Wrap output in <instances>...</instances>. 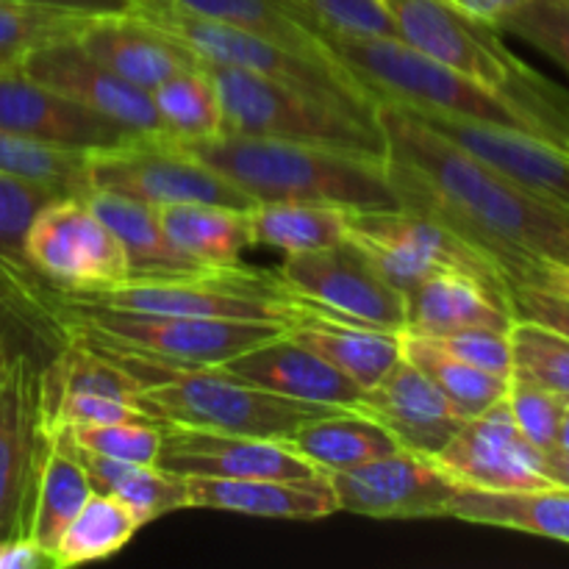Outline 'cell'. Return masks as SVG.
Returning a JSON list of instances; mask_svg holds the SVG:
<instances>
[{"mask_svg":"<svg viewBox=\"0 0 569 569\" xmlns=\"http://www.w3.org/2000/svg\"><path fill=\"white\" fill-rule=\"evenodd\" d=\"M378 122L403 209L433 217L483 250L509 287L537 264L569 267V209L526 192L403 106L378 103Z\"/></svg>","mask_w":569,"mask_h":569,"instance_id":"obj_1","label":"cell"},{"mask_svg":"<svg viewBox=\"0 0 569 569\" xmlns=\"http://www.w3.org/2000/svg\"><path fill=\"white\" fill-rule=\"evenodd\" d=\"M181 144L256 203L306 200L348 211L400 209L387 156L244 133H220Z\"/></svg>","mask_w":569,"mask_h":569,"instance_id":"obj_2","label":"cell"},{"mask_svg":"<svg viewBox=\"0 0 569 569\" xmlns=\"http://www.w3.org/2000/svg\"><path fill=\"white\" fill-rule=\"evenodd\" d=\"M395 37L420 53L465 72L542 126L548 139L569 148V92L517 59L498 28L461 14L448 0H381Z\"/></svg>","mask_w":569,"mask_h":569,"instance_id":"obj_3","label":"cell"},{"mask_svg":"<svg viewBox=\"0 0 569 569\" xmlns=\"http://www.w3.org/2000/svg\"><path fill=\"white\" fill-rule=\"evenodd\" d=\"M317 39L337 64H342L367 92L376 94L378 103L389 100L409 109L517 128L548 139L542 126L515 103L483 83L472 81L465 72L400 42L398 37H353V33L322 31L317 33Z\"/></svg>","mask_w":569,"mask_h":569,"instance_id":"obj_4","label":"cell"},{"mask_svg":"<svg viewBox=\"0 0 569 569\" xmlns=\"http://www.w3.org/2000/svg\"><path fill=\"white\" fill-rule=\"evenodd\" d=\"M128 11L181 39L203 61L242 67V70L281 83V87L295 89L306 98L333 106L367 126H378V98L367 92L331 56L300 53V50L256 37L242 28L178 9L170 0H131Z\"/></svg>","mask_w":569,"mask_h":569,"instance_id":"obj_5","label":"cell"},{"mask_svg":"<svg viewBox=\"0 0 569 569\" xmlns=\"http://www.w3.org/2000/svg\"><path fill=\"white\" fill-rule=\"evenodd\" d=\"M203 67L220 98L222 133L289 139V142L387 156L381 122L367 126L333 106L306 98L242 67L214 64V61H203Z\"/></svg>","mask_w":569,"mask_h":569,"instance_id":"obj_6","label":"cell"},{"mask_svg":"<svg viewBox=\"0 0 569 569\" xmlns=\"http://www.w3.org/2000/svg\"><path fill=\"white\" fill-rule=\"evenodd\" d=\"M53 303L61 320L70 322V326L98 333L109 342L148 350L161 359L187 361V365L220 367L233 356L244 353L261 342H270L287 331L276 322L111 309V306L87 303V300H70L59 289H53Z\"/></svg>","mask_w":569,"mask_h":569,"instance_id":"obj_7","label":"cell"},{"mask_svg":"<svg viewBox=\"0 0 569 569\" xmlns=\"http://www.w3.org/2000/svg\"><path fill=\"white\" fill-rule=\"evenodd\" d=\"M87 183L94 192L122 194L156 209L178 203H214L248 211L256 206L248 192L211 170L167 133H139L114 148L92 150Z\"/></svg>","mask_w":569,"mask_h":569,"instance_id":"obj_8","label":"cell"},{"mask_svg":"<svg viewBox=\"0 0 569 569\" xmlns=\"http://www.w3.org/2000/svg\"><path fill=\"white\" fill-rule=\"evenodd\" d=\"M348 239L359 244L376 270L403 295L445 270L472 272L511 292L498 261L433 217L403 206L389 211H353Z\"/></svg>","mask_w":569,"mask_h":569,"instance_id":"obj_9","label":"cell"},{"mask_svg":"<svg viewBox=\"0 0 569 569\" xmlns=\"http://www.w3.org/2000/svg\"><path fill=\"white\" fill-rule=\"evenodd\" d=\"M22 259L61 292L109 289L131 276L126 248L81 194L50 200L28 226Z\"/></svg>","mask_w":569,"mask_h":569,"instance_id":"obj_10","label":"cell"},{"mask_svg":"<svg viewBox=\"0 0 569 569\" xmlns=\"http://www.w3.org/2000/svg\"><path fill=\"white\" fill-rule=\"evenodd\" d=\"M278 278L306 309L383 331L406 328V295L350 239L287 256Z\"/></svg>","mask_w":569,"mask_h":569,"instance_id":"obj_11","label":"cell"},{"mask_svg":"<svg viewBox=\"0 0 569 569\" xmlns=\"http://www.w3.org/2000/svg\"><path fill=\"white\" fill-rule=\"evenodd\" d=\"M42 367L31 356L0 359V539H28L44 450Z\"/></svg>","mask_w":569,"mask_h":569,"instance_id":"obj_12","label":"cell"},{"mask_svg":"<svg viewBox=\"0 0 569 569\" xmlns=\"http://www.w3.org/2000/svg\"><path fill=\"white\" fill-rule=\"evenodd\" d=\"M326 476L337 495L339 511L376 520L448 517L450 500L461 487L437 465L433 456L403 448L367 465Z\"/></svg>","mask_w":569,"mask_h":569,"instance_id":"obj_13","label":"cell"},{"mask_svg":"<svg viewBox=\"0 0 569 569\" xmlns=\"http://www.w3.org/2000/svg\"><path fill=\"white\" fill-rule=\"evenodd\" d=\"M437 465L461 487L515 492V489L553 487L545 478V450L533 448L511 417L509 403L498 400L483 415L461 422Z\"/></svg>","mask_w":569,"mask_h":569,"instance_id":"obj_14","label":"cell"},{"mask_svg":"<svg viewBox=\"0 0 569 569\" xmlns=\"http://www.w3.org/2000/svg\"><path fill=\"white\" fill-rule=\"evenodd\" d=\"M400 106V103H398ZM409 109V106H403ZM417 120L426 122L445 139L456 142L522 187L537 198L569 209V148L537 133L517 131V128L489 126V122L459 120V117H445L437 111L409 109Z\"/></svg>","mask_w":569,"mask_h":569,"instance_id":"obj_15","label":"cell"},{"mask_svg":"<svg viewBox=\"0 0 569 569\" xmlns=\"http://www.w3.org/2000/svg\"><path fill=\"white\" fill-rule=\"evenodd\" d=\"M161 426L159 467L176 476L206 478H311V461L295 453L283 439L244 437L194 426Z\"/></svg>","mask_w":569,"mask_h":569,"instance_id":"obj_16","label":"cell"},{"mask_svg":"<svg viewBox=\"0 0 569 569\" xmlns=\"http://www.w3.org/2000/svg\"><path fill=\"white\" fill-rule=\"evenodd\" d=\"M20 70L33 81L78 100L87 109L131 128L133 133H164L153 98L111 72L81 48L78 37L59 39L22 59Z\"/></svg>","mask_w":569,"mask_h":569,"instance_id":"obj_17","label":"cell"},{"mask_svg":"<svg viewBox=\"0 0 569 569\" xmlns=\"http://www.w3.org/2000/svg\"><path fill=\"white\" fill-rule=\"evenodd\" d=\"M0 128L72 150H103L139 137L131 128L33 81L20 67L0 70Z\"/></svg>","mask_w":569,"mask_h":569,"instance_id":"obj_18","label":"cell"},{"mask_svg":"<svg viewBox=\"0 0 569 569\" xmlns=\"http://www.w3.org/2000/svg\"><path fill=\"white\" fill-rule=\"evenodd\" d=\"M353 409L387 428L400 448L422 456H437L465 422L437 383L406 359L367 389Z\"/></svg>","mask_w":569,"mask_h":569,"instance_id":"obj_19","label":"cell"},{"mask_svg":"<svg viewBox=\"0 0 569 569\" xmlns=\"http://www.w3.org/2000/svg\"><path fill=\"white\" fill-rule=\"evenodd\" d=\"M78 42L100 64L144 92H153L176 72L203 67V59L192 53L181 39L128 9L92 14L78 33Z\"/></svg>","mask_w":569,"mask_h":569,"instance_id":"obj_20","label":"cell"},{"mask_svg":"<svg viewBox=\"0 0 569 569\" xmlns=\"http://www.w3.org/2000/svg\"><path fill=\"white\" fill-rule=\"evenodd\" d=\"M220 367L228 376L239 378L250 387L292 400H306V403L353 409L365 395L348 376H342L337 367L328 365L322 356L300 345L287 331L270 342H261L233 356Z\"/></svg>","mask_w":569,"mask_h":569,"instance_id":"obj_21","label":"cell"},{"mask_svg":"<svg viewBox=\"0 0 569 569\" xmlns=\"http://www.w3.org/2000/svg\"><path fill=\"white\" fill-rule=\"evenodd\" d=\"M189 509L233 511L264 520H320L339 511L326 472L311 478H187Z\"/></svg>","mask_w":569,"mask_h":569,"instance_id":"obj_22","label":"cell"},{"mask_svg":"<svg viewBox=\"0 0 569 569\" xmlns=\"http://www.w3.org/2000/svg\"><path fill=\"white\" fill-rule=\"evenodd\" d=\"M509 292L461 270H445L406 292V328L422 337H448L470 328L511 331Z\"/></svg>","mask_w":569,"mask_h":569,"instance_id":"obj_23","label":"cell"},{"mask_svg":"<svg viewBox=\"0 0 569 569\" xmlns=\"http://www.w3.org/2000/svg\"><path fill=\"white\" fill-rule=\"evenodd\" d=\"M67 342V326L53 303V287L26 259L0 256V359L31 356L48 365Z\"/></svg>","mask_w":569,"mask_h":569,"instance_id":"obj_24","label":"cell"},{"mask_svg":"<svg viewBox=\"0 0 569 569\" xmlns=\"http://www.w3.org/2000/svg\"><path fill=\"white\" fill-rule=\"evenodd\" d=\"M287 333L322 356L328 365L337 367L361 392L378 387L387 372L403 359L400 331L359 326V322L339 320V317L322 315L306 306H300L298 322L289 326Z\"/></svg>","mask_w":569,"mask_h":569,"instance_id":"obj_25","label":"cell"},{"mask_svg":"<svg viewBox=\"0 0 569 569\" xmlns=\"http://www.w3.org/2000/svg\"><path fill=\"white\" fill-rule=\"evenodd\" d=\"M448 517L472 526L509 528V531L569 545V489L565 487L515 489V492L459 487L448 506Z\"/></svg>","mask_w":569,"mask_h":569,"instance_id":"obj_26","label":"cell"},{"mask_svg":"<svg viewBox=\"0 0 569 569\" xmlns=\"http://www.w3.org/2000/svg\"><path fill=\"white\" fill-rule=\"evenodd\" d=\"M94 492L87 467L76 456L67 428H44V450L39 461L37 492H33L28 539L42 550H53L72 517Z\"/></svg>","mask_w":569,"mask_h":569,"instance_id":"obj_27","label":"cell"},{"mask_svg":"<svg viewBox=\"0 0 569 569\" xmlns=\"http://www.w3.org/2000/svg\"><path fill=\"white\" fill-rule=\"evenodd\" d=\"M81 198L120 239L128 261H131V276H172V272H192L203 267L198 261L187 259L167 239L156 206L122 198V194L94 192V189L83 192Z\"/></svg>","mask_w":569,"mask_h":569,"instance_id":"obj_28","label":"cell"},{"mask_svg":"<svg viewBox=\"0 0 569 569\" xmlns=\"http://www.w3.org/2000/svg\"><path fill=\"white\" fill-rule=\"evenodd\" d=\"M283 442L320 472L350 470V467L367 465V461L400 450L387 428L356 409H337L331 415L303 422Z\"/></svg>","mask_w":569,"mask_h":569,"instance_id":"obj_29","label":"cell"},{"mask_svg":"<svg viewBox=\"0 0 569 569\" xmlns=\"http://www.w3.org/2000/svg\"><path fill=\"white\" fill-rule=\"evenodd\" d=\"M161 228L187 259L203 267H233L253 244L248 211L214 203L161 206Z\"/></svg>","mask_w":569,"mask_h":569,"instance_id":"obj_30","label":"cell"},{"mask_svg":"<svg viewBox=\"0 0 569 569\" xmlns=\"http://www.w3.org/2000/svg\"><path fill=\"white\" fill-rule=\"evenodd\" d=\"M353 211L331 203H306V200H267L248 209L253 244L276 248L281 253H309L345 242L350 233Z\"/></svg>","mask_w":569,"mask_h":569,"instance_id":"obj_31","label":"cell"},{"mask_svg":"<svg viewBox=\"0 0 569 569\" xmlns=\"http://www.w3.org/2000/svg\"><path fill=\"white\" fill-rule=\"evenodd\" d=\"M72 448H76L81 465L87 467L92 487L98 492H109L120 498L139 517L142 526L170 515V511L189 509L187 478L183 476L161 470L159 465H133V461L103 459V456L87 453L76 442H72Z\"/></svg>","mask_w":569,"mask_h":569,"instance_id":"obj_32","label":"cell"},{"mask_svg":"<svg viewBox=\"0 0 569 569\" xmlns=\"http://www.w3.org/2000/svg\"><path fill=\"white\" fill-rule=\"evenodd\" d=\"M400 348H403V359L426 372L465 420L483 415L489 406L503 400L509 392L511 378L492 376V372L467 365L433 337L400 331Z\"/></svg>","mask_w":569,"mask_h":569,"instance_id":"obj_33","label":"cell"},{"mask_svg":"<svg viewBox=\"0 0 569 569\" xmlns=\"http://www.w3.org/2000/svg\"><path fill=\"white\" fill-rule=\"evenodd\" d=\"M142 528L139 517L120 498L94 489L78 509L70 526L56 539L50 559L53 569H67L120 553Z\"/></svg>","mask_w":569,"mask_h":569,"instance_id":"obj_34","label":"cell"},{"mask_svg":"<svg viewBox=\"0 0 569 569\" xmlns=\"http://www.w3.org/2000/svg\"><path fill=\"white\" fill-rule=\"evenodd\" d=\"M164 133L181 142L211 139L222 133V109L217 87L206 67L176 72L150 92Z\"/></svg>","mask_w":569,"mask_h":569,"instance_id":"obj_35","label":"cell"},{"mask_svg":"<svg viewBox=\"0 0 569 569\" xmlns=\"http://www.w3.org/2000/svg\"><path fill=\"white\" fill-rule=\"evenodd\" d=\"M92 150L59 148L0 128V172L59 194H83L89 189L87 167Z\"/></svg>","mask_w":569,"mask_h":569,"instance_id":"obj_36","label":"cell"},{"mask_svg":"<svg viewBox=\"0 0 569 569\" xmlns=\"http://www.w3.org/2000/svg\"><path fill=\"white\" fill-rule=\"evenodd\" d=\"M170 3L206 20L226 22L256 37L281 42L300 53L328 56L317 33L309 31L283 0H170Z\"/></svg>","mask_w":569,"mask_h":569,"instance_id":"obj_37","label":"cell"},{"mask_svg":"<svg viewBox=\"0 0 569 569\" xmlns=\"http://www.w3.org/2000/svg\"><path fill=\"white\" fill-rule=\"evenodd\" d=\"M87 11L59 9L33 0H0V70L20 67L33 50L72 39L89 22Z\"/></svg>","mask_w":569,"mask_h":569,"instance_id":"obj_38","label":"cell"},{"mask_svg":"<svg viewBox=\"0 0 569 569\" xmlns=\"http://www.w3.org/2000/svg\"><path fill=\"white\" fill-rule=\"evenodd\" d=\"M509 337L515 356L511 376L569 398V339L528 320H515Z\"/></svg>","mask_w":569,"mask_h":569,"instance_id":"obj_39","label":"cell"},{"mask_svg":"<svg viewBox=\"0 0 569 569\" xmlns=\"http://www.w3.org/2000/svg\"><path fill=\"white\" fill-rule=\"evenodd\" d=\"M511 311L517 320L537 322L569 339V267L537 264L511 283Z\"/></svg>","mask_w":569,"mask_h":569,"instance_id":"obj_40","label":"cell"},{"mask_svg":"<svg viewBox=\"0 0 569 569\" xmlns=\"http://www.w3.org/2000/svg\"><path fill=\"white\" fill-rule=\"evenodd\" d=\"M309 31L395 37V22L381 0H283Z\"/></svg>","mask_w":569,"mask_h":569,"instance_id":"obj_41","label":"cell"},{"mask_svg":"<svg viewBox=\"0 0 569 569\" xmlns=\"http://www.w3.org/2000/svg\"><path fill=\"white\" fill-rule=\"evenodd\" d=\"M67 433L87 453L114 461H133V465H159L161 426L156 420H122L106 422V426H78L67 428Z\"/></svg>","mask_w":569,"mask_h":569,"instance_id":"obj_42","label":"cell"},{"mask_svg":"<svg viewBox=\"0 0 569 569\" xmlns=\"http://www.w3.org/2000/svg\"><path fill=\"white\" fill-rule=\"evenodd\" d=\"M500 31L533 44L569 72V0H528Z\"/></svg>","mask_w":569,"mask_h":569,"instance_id":"obj_43","label":"cell"},{"mask_svg":"<svg viewBox=\"0 0 569 569\" xmlns=\"http://www.w3.org/2000/svg\"><path fill=\"white\" fill-rule=\"evenodd\" d=\"M506 403H509V411L511 417H515L517 428H520L522 437H526L533 448H556V437H559V422L561 417H565L567 398L539 387V383L526 381V378L511 376Z\"/></svg>","mask_w":569,"mask_h":569,"instance_id":"obj_44","label":"cell"},{"mask_svg":"<svg viewBox=\"0 0 569 569\" xmlns=\"http://www.w3.org/2000/svg\"><path fill=\"white\" fill-rule=\"evenodd\" d=\"M61 198L56 189L37 187L0 172V256L22 259V239L28 226L50 200Z\"/></svg>","mask_w":569,"mask_h":569,"instance_id":"obj_45","label":"cell"},{"mask_svg":"<svg viewBox=\"0 0 569 569\" xmlns=\"http://www.w3.org/2000/svg\"><path fill=\"white\" fill-rule=\"evenodd\" d=\"M439 345L459 356L467 365L487 370L492 376L511 378L515 372V356H511L509 331H492V328H470V331H456L448 337H433Z\"/></svg>","mask_w":569,"mask_h":569,"instance_id":"obj_46","label":"cell"},{"mask_svg":"<svg viewBox=\"0 0 569 569\" xmlns=\"http://www.w3.org/2000/svg\"><path fill=\"white\" fill-rule=\"evenodd\" d=\"M53 567L48 550L31 539H0V569H42Z\"/></svg>","mask_w":569,"mask_h":569,"instance_id":"obj_47","label":"cell"},{"mask_svg":"<svg viewBox=\"0 0 569 569\" xmlns=\"http://www.w3.org/2000/svg\"><path fill=\"white\" fill-rule=\"evenodd\" d=\"M450 6L461 11V14L472 17L478 22H487V26L498 28L509 20L515 11H520L528 0H448Z\"/></svg>","mask_w":569,"mask_h":569,"instance_id":"obj_48","label":"cell"},{"mask_svg":"<svg viewBox=\"0 0 569 569\" xmlns=\"http://www.w3.org/2000/svg\"><path fill=\"white\" fill-rule=\"evenodd\" d=\"M33 3L59 6V9L87 11V14H106V11H126L131 0H33Z\"/></svg>","mask_w":569,"mask_h":569,"instance_id":"obj_49","label":"cell"},{"mask_svg":"<svg viewBox=\"0 0 569 569\" xmlns=\"http://www.w3.org/2000/svg\"><path fill=\"white\" fill-rule=\"evenodd\" d=\"M545 478L553 487L569 489V453L561 448L545 450Z\"/></svg>","mask_w":569,"mask_h":569,"instance_id":"obj_50","label":"cell"},{"mask_svg":"<svg viewBox=\"0 0 569 569\" xmlns=\"http://www.w3.org/2000/svg\"><path fill=\"white\" fill-rule=\"evenodd\" d=\"M556 448L567 450V453H569V400H567L565 417H561V422H559V437H556Z\"/></svg>","mask_w":569,"mask_h":569,"instance_id":"obj_51","label":"cell"},{"mask_svg":"<svg viewBox=\"0 0 569 569\" xmlns=\"http://www.w3.org/2000/svg\"><path fill=\"white\" fill-rule=\"evenodd\" d=\"M567 400H569V398H567Z\"/></svg>","mask_w":569,"mask_h":569,"instance_id":"obj_52","label":"cell"}]
</instances>
